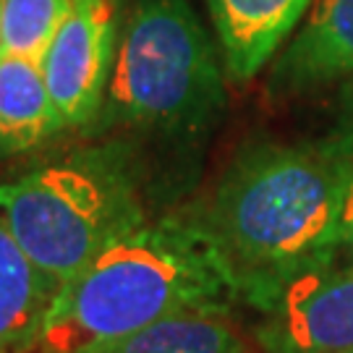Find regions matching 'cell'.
<instances>
[{
	"mask_svg": "<svg viewBox=\"0 0 353 353\" xmlns=\"http://www.w3.org/2000/svg\"><path fill=\"white\" fill-rule=\"evenodd\" d=\"M353 157L330 139L254 144L233 157L194 210L236 280L262 312L280 290L341 252V212Z\"/></svg>",
	"mask_w": 353,
	"mask_h": 353,
	"instance_id": "cell-1",
	"label": "cell"
},
{
	"mask_svg": "<svg viewBox=\"0 0 353 353\" xmlns=\"http://www.w3.org/2000/svg\"><path fill=\"white\" fill-rule=\"evenodd\" d=\"M236 280L196 212L141 223L55 290L29 353H108L165 316L230 312Z\"/></svg>",
	"mask_w": 353,
	"mask_h": 353,
	"instance_id": "cell-2",
	"label": "cell"
},
{
	"mask_svg": "<svg viewBox=\"0 0 353 353\" xmlns=\"http://www.w3.org/2000/svg\"><path fill=\"white\" fill-rule=\"evenodd\" d=\"M189 0H131L100 115L115 126L196 137L225 108V79Z\"/></svg>",
	"mask_w": 353,
	"mask_h": 353,
	"instance_id": "cell-3",
	"label": "cell"
},
{
	"mask_svg": "<svg viewBox=\"0 0 353 353\" xmlns=\"http://www.w3.org/2000/svg\"><path fill=\"white\" fill-rule=\"evenodd\" d=\"M0 214L55 290L144 223L131 181L94 157L39 165L0 183Z\"/></svg>",
	"mask_w": 353,
	"mask_h": 353,
	"instance_id": "cell-4",
	"label": "cell"
},
{
	"mask_svg": "<svg viewBox=\"0 0 353 353\" xmlns=\"http://www.w3.org/2000/svg\"><path fill=\"white\" fill-rule=\"evenodd\" d=\"M121 0H71L42 58L45 81L65 128L87 126L102 110L113 74Z\"/></svg>",
	"mask_w": 353,
	"mask_h": 353,
	"instance_id": "cell-5",
	"label": "cell"
},
{
	"mask_svg": "<svg viewBox=\"0 0 353 353\" xmlns=\"http://www.w3.org/2000/svg\"><path fill=\"white\" fill-rule=\"evenodd\" d=\"M259 314L254 341L265 353L353 351V265L335 259L306 272Z\"/></svg>",
	"mask_w": 353,
	"mask_h": 353,
	"instance_id": "cell-6",
	"label": "cell"
},
{
	"mask_svg": "<svg viewBox=\"0 0 353 353\" xmlns=\"http://www.w3.org/2000/svg\"><path fill=\"white\" fill-rule=\"evenodd\" d=\"M353 81V0H314L270 68L272 97H301Z\"/></svg>",
	"mask_w": 353,
	"mask_h": 353,
	"instance_id": "cell-7",
	"label": "cell"
},
{
	"mask_svg": "<svg viewBox=\"0 0 353 353\" xmlns=\"http://www.w3.org/2000/svg\"><path fill=\"white\" fill-rule=\"evenodd\" d=\"M314 0H207L223 71L243 84L259 74L299 29Z\"/></svg>",
	"mask_w": 353,
	"mask_h": 353,
	"instance_id": "cell-8",
	"label": "cell"
},
{
	"mask_svg": "<svg viewBox=\"0 0 353 353\" xmlns=\"http://www.w3.org/2000/svg\"><path fill=\"white\" fill-rule=\"evenodd\" d=\"M65 123L45 81L42 63L0 58V157L34 150L52 139Z\"/></svg>",
	"mask_w": 353,
	"mask_h": 353,
	"instance_id": "cell-9",
	"label": "cell"
},
{
	"mask_svg": "<svg viewBox=\"0 0 353 353\" xmlns=\"http://www.w3.org/2000/svg\"><path fill=\"white\" fill-rule=\"evenodd\" d=\"M55 288L32 265L0 214V353H29Z\"/></svg>",
	"mask_w": 353,
	"mask_h": 353,
	"instance_id": "cell-10",
	"label": "cell"
},
{
	"mask_svg": "<svg viewBox=\"0 0 353 353\" xmlns=\"http://www.w3.org/2000/svg\"><path fill=\"white\" fill-rule=\"evenodd\" d=\"M108 353H246V341L225 312H181L165 316Z\"/></svg>",
	"mask_w": 353,
	"mask_h": 353,
	"instance_id": "cell-11",
	"label": "cell"
},
{
	"mask_svg": "<svg viewBox=\"0 0 353 353\" xmlns=\"http://www.w3.org/2000/svg\"><path fill=\"white\" fill-rule=\"evenodd\" d=\"M71 0H0L3 55L42 63Z\"/></svg>",
	"mask_w": 353,
	"mask_h": 353,
	"instance_id": "cell-12",
	"label": "cell"
},
{
	"mask_svg": "<svg viewBox=\"0 0 353 353\" xmlns=\"http://www.w3.org/2000/svg\"><path fill=\"white\" fill-rule=\"evenodd\" d=\"M335 147H341L345 154L353 157V81L343 84L341 97H338V115H335V128L327 137Z\"/></svg>",
	"mask_w": 353,
	"mask_h": 353,
	"instance_id": "cell-13",
	"label": "cell"
},
{
	"mask_svg": "<svg viewBox=\"0 0 353 353\" xmlns=\"http://www.w3.org/2000/svg\"><path fill=\"white\" fill-rule=\"evenodd\" d=\"M338 259L353 265V165L345 183V196H343V212H341V252Z\"/></svg>",
	"mask_w": 353,
	"mask_h": 353,
	"instance_id": "cell-14",
	"label": "cell"
},
{
	"mask_svg": "<svg viewBox=\"0 0 353 353\" xmlns=\"http://www.w3.org/2000/svg\"><path fill=\"white\" fill-rule=\"evenodd\" d=\"M0 58H3V42H0Z\"/></svg>",
	"mask_w": 353,
	"mask_h": 353,
	"instance_id": "cell-15",
	"label": "cell"
},
{
	"mask_svg": "<svg viewBox=\"0 0 353 353\" xmlns=\"http://www.w3.org/2000/svg\"><path fill=\"white\" fill-rule=\"evenodd\" d=\"M348 353H353V351H348Z\"/></svg>",
	"mask_w": 353,
	"mask_h": 353,
	"instance_id": "cell-16",
	"label": "cell"
}]
</instances>
